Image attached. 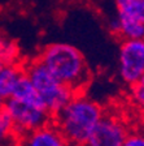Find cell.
Segmentation results:
<instances>
[{
  "label": "cell",
  "instance_id": "5bb4252c",
  "mask_svg": "<svg viewBox=\"0 0 144 146\" xmlns=\"http://www.w3.org/2000/svg\"><path fill=\"white\" fill-rule=\"evenodd\" d=\"M129 89L132 104L135 106L136 111L141 115V117H144V76L141 77L140 81Z\"/></svg>",
  "mask_w": 144,
  "mask_h": 146
},
{
  "label": "cell",
  "instance_id": "277c9868",
  "mask_svg": "<svg viewBox=\"0 0 144 146\" xmlns=\"http://www.w3.org/2000/svg\"><path fill=\"white\" fill-rule=\"evenodd\" d=\"M4 108L12 119L14 133L21 140L27 133L52 121V115L43 104L29 103L14 98H9L4 102Z\"/></svg>",
  "mask_w": 144,
  "mask_h": 146
},
{
  "label": "cell",
  "instance_id": "ac0fdd59",
  "mask_svg": "<svg viewBox=\"0 0 144 146\" xmlns=\"http://www.w3.org/2000/svg\"><path fill=\"white\" fill-rule=\"evenodd\" d=\"M3 65H4V64L1 63V61H0V69H1V67H3Z\"/></svg>",
  "mask_w": 144,
  "mask_h": 146
},
{
  "label": "cell",
  "instance_id": "2e32d148",
  "mask_svg": "<svg viewBox=\"0 0 144 146\" xmlns=\"http://www.w3.org/2000/svg\"><path fill=\"white\" fill-rule=\"evenodd\" d=\"M0 146H22V145H21V141L18 140V138H13V140L8 141V142L3 143V145H0Z\"/></svg>",
  "mask_w": 144,
  "mask_h": 146
},
{
  "label": "cell",
  "instance_id": "52a82bcc",
  "mask_svg": "<svg viewBox=\"0 0 144 146\" xmlns=\"http://www.w3.org/2000/svg\"><path fill=\"white\" fill-rule=\"evenodd\" d=\"M20 141L22 146H69L53 121L27 133Z\"/></svg>",
  "mask_w": 144,
  "mask_h": 146
},
{
  "label": "cell",
  "instance_id": "7c38bea8",
  "mask_svg": "<svg viewBox=\"0 0 144 146\" xmlns=\"http://www.w3.org/2000/svg\"><path fill=\"white\" fill-rule=\"evenodd\" d=\"M12 98L18 100H24V102H29V103H38V104H43V102L40 100L38 91L35 90L34 85L31 84V81L29 80V77L26 76V73L24 74L18 85L16 86L14 91H13ZM44 106V104H43Z\"/></svg>",
  "mask_w": 144,
  "mask_h": 146
},
{
  "label": "cell",
  "instance_id": "ba28073f",
  "mask_svg": "<svg viewBox=\"0 0 144 146\" xmlns=\"http://www.w3.org/2000/svg\"><path fill=\"white\" fill-rule=\"evenodd\" d=\"M109 30L121 40L144 39V22L117 13L109 21Z\"/></svg>",
  "mask_w": 144,
  "mask_h": 146
},
{
  "label": "cell",
  "instance_id": "4fadbf2b",
  "mask_svg": "<svg viewBox=\"0 0 144 146\" xmlns=\"http://www.w3.org/2000/svg\"><path fill=\"white\" fill-rule=\"evenodd\" d=\"M17 138L14 133V127H13L12 119L7 112L4 107L0 108V145L8 142V141Z\"/></svg>",
  "mask_w": 144,
  "mask_h": 146
},
{
  "label": "cell",
  "instance_id": "8992f818",
  "mask_svg": "<svg viewBox=\"0 0 144 146\" xmlns=\"http://www.w3.org/2000/svg\"><path fill=\"white\" fill-rule=\"evenodd\" d=\"M129 132V124L122 115L105 111L86 146H122Z\"/></svg>",
  "mask_w": 144,
  "mask_h": 146
},
{
  "label": "cell",
  "instance_id": "7a4b0ae2",
  "mask_svg": "<svg viewBox=\"0 0 144 146\" xmlns=\"http://www.w3.org/2000/svg\"><path fill=\"white\" fill-rule=\"evenodd\" d=\"M48 70L75 93L86 90L91 82V70L83 52L66 42L48 43L36 56Z\"/></svg>",
  "mask_w": 144,
  "mask_h": 146
},
{
  "label": "cell",
  "instance_id": "30bf717a",
  "mask_svg": "<svg viewBox=\"0 0 144 146\" xmlns=\"http://www.w3.org/2000/svg\"><path fill=\"white\" fill-rule=\"evenodd\" d=\"M0 61L4 65L22 64V54L18 43L13 38L0 31Z\"/></svg>",
  "mask_w": 144,
  "mask_h": 146
},
{
  "label": "cell",
  "instance_id": "9c48e42d",
  "mask_svg": "<svg viewBox=\"0 0 144 146\" xmlns=\"http://www.w3.org/2000/svg\"><path fill=\"white\" fill-rule=\"evenodd\" d=\"M25 69L22 64H9L3 65L0 69V97L4 100L12 98L13 91L24 77Z\"/></svg>",
  "mask_w": 144,
  "mask_h": 146
},
{
  "label": "cell",
  "instance_id": "5b68a950",
  "mask_svg": "<svg viewBox=\"0 0 144 146\" xmlns=\"http://www.w3.org/2000/svg\"><path fill=\"white\" fill-rule=\"evenodd\" d=\"M117 76L131 88L144 76V39L121 40L117 60Z\"/></svg>",
  "mask_w": 144,
  "mask_h": 146
},
{
  "label": "cell",
  "instance_id": "3957f363",
  "mask_svg": "<svg viewBox=\"0 0 144 146\" xmlns=\"http://www.w3.org/2000/svg\"><path fill=\"white\" fill-rule=\"evenodd\" d=\"M24 69L52 117L57 112H60L74 97L75 91L59 81L36 58L24 63Z\"/></svg>",
  "mask_w": 144,
  "mask_h": 146
},
{
  "label": "cell",
  "instance_id": "6da1fadb",
  "mask_svg": "<svg viewBox=\"0 0 144 146\" xmlns=\"http://www.w3.org/2000/svg\"><path fill=\"white\" fill-rule=\"evenodd\" d=\"M104 113V107L82 91L75 93L52 121L69 146H86Z\"/></svg>",
  "mask_w": 144,
  "mask_h": 146
},
{
  "label": "cell",
  "instance_id": "8fae6325",
  "mask_svg": "<svg viewBox=\"0 0 144 146\" xmlns=\"http://www.w3.org/2000/svg\"><path fill=\"white\" fill-rule=\"evenodd\" d=\"M117 15L144 22V0H114Z\"/></svg>",
  "mask_w": 144,
  "mask_h": 146
},
{
  "label": "cell",
  "instance_id": "e0dca14e",
  "mask_svg": "<svg viewBox=\"0 0 144 146\" xmlns=\"http://www.w3.org/2000/svg\"><path fill=\"white\" fill-rule=\"evenodd\" d=\"M4 102H5V100L0 97V108H1V107H4Z\"/></svg>",
  "mask_w": 144,
  "mask_h": 146
},
{
  "label": "cell",
  "instance_id": "9a60e30c",
  "mask_svg": "<svg viewBox=\"0 0 144 146\" xmlns=\"http://www.w3.org/2000/svg\"><path fill=\"white\" fill-rule=\"evenodd\" d=\"M122 146H144V128L130 129Z\"/></svg>",
  "mask_w": 144,
  "mask_h": 146
}]
</instances>
